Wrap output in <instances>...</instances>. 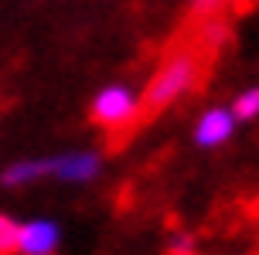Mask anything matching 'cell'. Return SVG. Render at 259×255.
Instances as JSON below:
<instances>
[{
  "mask_svg": "<svg viewBox=\"0 0 259 255\" xmlns=\"http://www.w3.org/2000/svg\"><path fill=\"white\" fill-rule=\"evenodd\" d=\"M92 123L106 126L109 133H130L133 126H140V116H137V99L130 95V89L113 85L96 95L92 102Z\"/></svg>",
  "mask_w": 259,
  "mask_h": 255,
  "instance_id": "2",
  "label": "cell"
},
{
  "mask_svg": "<svg viewBox=\"0 0 259 255\" xmlns=\"http://www.w3.org/2000/svg\"><path fill=\"white\" fill-rule=\"evenodd\" d=\"M194 252V242L188 238V235H178L174 242H170V248H167V255H191Z\"/></svg>",
  "mask_w": 259,
  "mask_h": 255,
  "instance_id": "10",
  "label": "cell"
},
{
  "mask_svg": "<svg viewBox=\"0 0 259 255\" xmlns=\"http://www.w3.org/2000/svg\"><path fill=\"white\" fill-rule=\"evenodd\" d=\"M17 221L0 215V255H17Z\"/></svg>",
  "mask_w": 259,
  "mask_h": 255,
  "instance_id": "9",
  "label": "cell"
},
{
  "mask_svg": "<svg viewBox=\"0 0 259 255\" xmlns=\"http://www.w3.org/2000/svg\"><path fill=\"white\" fill-rule=\"evenodd\" d=\"M225 4H235L239 11L246 7V4H252V0H194V7H191V17L194 21H205V17H215V14L225 7Z\"/></svg>",
  "mask_w": 259,
  "mask_h": 255,
  "instance_id": "7",
  "label": "cell"
},
{
  "mask_svg": "<svg viewBox=\"0 0 259 255\" xmlns=\"http://www.w3.org/2000/svg\"><path fill=\"white\" fill-rule=\"evenodd\" d=\"M208 62H211V55L201 51L198 44H188V48H178L170 51L164 65L157 68V75L150 78V85L143 92V99L137 102V116H140V123L147 119H154L157 113H164L170 102H178L188 89H198L201 85V78L208 72Z\"/></svg>",
  "mask_w": 259,
  "mask_h": 255,
  "instance_id": "1",
  "label": "cell"
},
{
  "mask_svg": "<svg viewBox=\"0 0 259 255\" xmlns=\"http://www.w3.org/2000/svg\"><path fill=\"white\" fill-rule=\"evenodd\" d=\"M232 129H235L232 109H211V113L201 116V123H198V129H194V143L205 146V150L222 146V143L232 136Z\"/></svg>",
  "mask_w": 259,
  "mask_h": 255,
  "instance_id": "4",
  "label": "cell"
},
{
  "mask_svg": "<svg viewBox=\"0 0 259 255\" xmlns=\"http://www.w3.org/2000/svg\"><path fill=\"white\" fill-rule=\"evenodd\" d=\"M232 116L235 119H256L259 116V89H249V92H242L239 99H235V106H232Z\"/></svg>",
  "mask_w": 259,
  "mask_h": 255,
  "instance_id": "8",
  "label": "cell"
},
{
  "mask_svg": "<svg viewBox=\"0 0 259 255\" xmlns=\"http://www.w3.org/2000/svg\"><path fill=\"white\" fill-rule=\"evenodd\" d=\"M99 157L96 153H62L55 157V174L52 177L58 180H68V184H85L99 174Z\"/></svg>",
  "mask_w": 259,
  "mask_h": 255,
  "instance_id": "5",
  "label": "cell"
},
{
  "mask_svg": "<svg viewBox=\"0 0 259 255\" xmlns=\"http://www.w3.org/2000/svg\"><path fill=\"white\" fill-rule=\"evenodd\" d=\"M62 231L55 221L38 218V221H27L17 228V255H52L58 248Z\"/></svg>",
  "mask_w": 259,
  "mask_h": 255,
  "instance_id": "3",
  "label": "cell"
},
{
  "mask_svg": "<svg viewBox=\"0 0 259 255\" xmlns=\"http://www.w3.org/2000/svg\"><path fill=\"white\" fill-rule=\"evenodd\" d=\"M55 174V157H45V160H21V164H11L0 180L7 187H21V184H31V180H41V177H52Z\"/></svg>",
  "mask_w": 259,
  "mask_h": 255,
  "instance_id": "6",
  "label": "cell"
}]
</instances>
